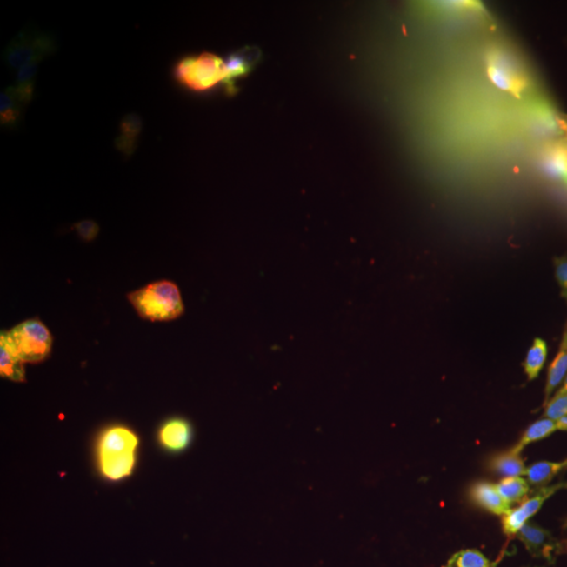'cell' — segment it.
Returning <instances> with one entry per match:
<instances>
[{
	"label": "cell",
	"instance_id": "7a4b0ae2",
	"mask_svg": "<svg viewBox=\"0 0 567 567\" xmlns=\"http://www.w3.org/2000/svg\"><path fill=\"white\" fill-rule=\"evenodd\" d=\"M140 126V105L118 84L51 80L27 103L9 132V151L24 172L51 174L87 151H109Z\"/></svg>",
	"mask_w": 567,
	"mask_h": 567
},
{
	"label": "cell",
	"instance_id": "6da1fadb",
	"mask_svg": "<svg viewBox=\"0 0 567 567\" xmlns=\"http://www.w3.org/2000/svg\"><path fill=\"white\" fill-rule=\"evenodd\" d=\"M431 187L452 216L507 234L526 229L549 210L559 213L567 189L565 158L549 140L507 130L450 147L434 166Z\"/></svg>",
	"mask_w": 567,
	"mask_h": 567
},
{
	"label": "cell",
	"instance_id": "8992f818",
	"mask_svg": "<svg viewBox=\"0 0 567 567\" xmlns=\"http://www.w3.org/2000/svg\"><path fill=\"white\" fill-rule=\"evenodd\" d=\"M187 567H245V563L231 551H205V555L189 559Z\"/></svg>",
	"mask_w": 567,
	"mask_h": 567
},
{
	"label": "cell",
	"instance_id": "3957f363",
	"mask_svg": "<svg viewBox=\"0 0 567 567\" xmlns=\"http://www.w3.org/2000/svg\"><path fill=\"white\" fill-rule=\"evenodd\" d=\"M358 318V300L344 284H318L305 295L297 313V337L287 365L305 386L326 392L344 368V352Z\"/></svg>",
	"mask_w": 567,
	"mask_h": 567
},
{
	"label": "cell",
	"instance_id": "5b68a950",
	"mask_svg": "<svg viewBox=\"0 0 567 567\" xmlns=\"http://www.w3.org/2000/svg\"><path fill=\"white\" fill-rule=\"evenodd\" d=\"M101 155L103 151L74 155V158L55 166L51 174H45L40 184L38 210L32 213V221L63 266L71 264L84 245L87 197Z\"/></svg>",
	"mask_w": 567,
	"mask_h": 567
},
{
	"label": "cell",
	"instance_id": "277c9868",
	"mask_svg": "<svg viewBox=\"0 0 567 567\" xmlns=\"http://www.w3.org/2000/svg\"><path fill=\"white\" fill-rule=\"evenodd\" d=\"M63 268L32 216L6 226L0 237V308L19 321H34L51 308L55 276Z\"/></svg>",
	"mask_w": 567,
	"mask_h": 567
},
{
	"label": "cell",
	"instance_id": "52a82bcc",
	"mask_svg": "<svg viewBox=\"0 0 567 567\" xmlns=\"http://www.w3.org/2000/svg\"><path fill=\"white\" fill-rule=\"evenodd\" d=\"M563 158H565V174H567V145L563 147ZM557 218H559V221H563V229L567 234V189H565V200H563V205H559Z\"/></svg>",
	"mask_w": 567,
	"mask_h": 567
}]
</instances>
